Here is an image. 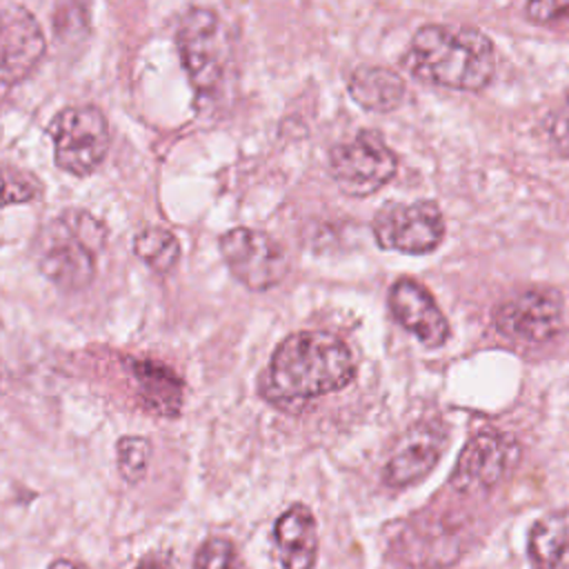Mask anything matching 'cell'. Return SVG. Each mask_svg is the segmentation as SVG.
<instances>
[{
    "label": "cell",
    "mask_w": 569,
    "mask_h": 569,
    "mask_svg": "<svg viewBox=\"0 0 569 569\" xmlns=\"http://www.w3.org/2000/svg\"><path fill=\"white\" fill-rule=\"evenodd\" d=\"M107 240V229L89 211L67 209L47 222L38 236V264L44 278L64 291L91 284L98 253Z\"/></svg>",
    "instance_id": "3957f363"
},
{
    "label": "cell",
    "mask_w": 569,
    "mask_h": 569,
    "mask_svg": "<svg viewBox=\"0 0 569 569\" xmlns=\"http://www.w3.org/2000/svg\"><path fill=\"white\" fill-rule=\"evenodd\" d=\"M496 329L518 342H545L562 325V298L553 289H527L493 311Z\"/></svg>",
    "instance_id": "30bf717a"
},
{
    "label": "cell",
    "mask_w": 569,
    "mask_h": 569,
    "mask_svg": "<svg viewBox=\"0 0 569 569\" xmlns=\"http://www.w3.org/2000/svg\"><path fill=\"white\" fill-rule=\"evenodd\" d=\"M42 191L44 187L33 173L20 167L0 162V207L33 202L42 196Z\"/></svg>",
    "instance_id": "ac0fdd59"
},
{
    "label": "cell",
    "mask_w": 569,
    "mask_h": 569,
    "mask_svg": "<svg viewBox=\"0 0 569 569\" xmlns=\"http://www.w3.org/2000/svg\"><path fill=\"white\" fill-rule=\"evenodd\" d=\"M373 236L382 249L418 256L442 242L445 218L429 200L389 202L373 218Z\"/></svg>",
    "instance_id": "ba28073f"
},
{
    "label": "cell",
    "mask_w": 569,
    "mask_h": 569,
    "mask_svg": "<svg viewBox=\"0 0 569 569\" xmlns=\"http://www.w3.org/2000/svg\"><path fill=\"white\" fill-rule=\"evenodd\" d=\"M527 551L538 567L569 569V509L542 516L531 527Z\"/></svg>",
    "instance_id": "2e32d148"
},
{
    "label": "cell",
    "mask_w": 569,
    "mask_h": 569,
    "mask_svg": "<svg viewBox=\"0 0 569 569\" xmlns=\"http://www.w3.org/2000/svg\"><path fill=\"white\" fill-rule=\"evenodd\" d=\"M356 376L349 347L327 331H296L271 353L264 393L278 402H302L345 389Z\"/></svg>",
    "instance_id": "6da1fadb"
},
{
    "label": "cell",
    "mask_w": 569,
    "mask_h": 569,
    "mask_svg": "<svg viewBox=\"0 0 569 569\" xmlns=\"http://www.w3.org/2000/svg\"><path fill=\"white\" fill-rule=\"evenodd\" d=\"M49 133L58 169L78 178L96 171L109 151L107 118L91 104L58 111L49 122Z\"/></svg>",
    "instance_id": "277c9868"
},
{
    "label": "cell",
    "mask_w": 569,
    "mask_h": 569,
    "mask_svg": "<svg viewBox=\"0 0 569 569\" xmlns=\"http://www.w3.org/2000/svg\"><path fill=\"white\" fill-rule=\"evenodd\" d=\"M349 96L367 111H391L405 98L402 78L387 67H358L347 82Z\"/></svg>",
    "instance_id": "9a60e30c"
},
{
    "label": "cell",
    "mask_w": 569,
    "mask_h": 569,
    "mask_svg": "<svg viewBox=\"0 0 569 569\" xmlns=\"http://www.w3.org/2000/svg\"><path fill=\"white\" fill-rule=\"evenodd\" d=\"M118 469L127 482H140L149 467L151 445L142 436H124L116 445Z\"/></svg>",
    "instance_id": "d6986e66"
},
{
    "label": "cell",
    "mask_w": 569,
    "mask_h": 569,
    "mask_svg": "<svg viewBox=\"0 0 569 569\" xmlns=\"http://www.w3.org/2000/svg\"><path fill=\"white\" fill-rule=\"evenodd\" d=\"M396 153L376 131H360L356 138L336 144L329 153L333 182L347 196L365 198L382 189L396 173Z\"/></svg>",
    "instance_id": "8992f818"
},
{
    "label": "cell",
    "mask_w": 569,
    "mask_h": 569,
    "mask_svg": "<svg viewBox=\"0 0 569 569\" xmlns=\"http://www.w3.org/2000/svg\"><path fill=\"white\" fill-rule=\"evenodd\" d=\"M389 309L393 318L425 347H440L447 340V318L420 282L411 278L396 280L389 291Z\"/></svg>",
    "instance_id": "4fadbf2b"
},
{
    "label": "cell",
    "mask_w": 569,
    "mask_h": 569,
    "mask_svg": "<svg viewBox=\"0 0 569 569\" xmlns=\"http://www.w3.org/2000/svg\"><path fill=\"white\" fill-rule=\"evenodd\" d=\"M447 433L438 422L413 425L389 456L382 478L391 487H407L427 476L445 451Z\"/></svg>",
    "instance_id": "7c38bea8"
},
{
    "label": "cell",
    "mask_w": 569,
    "mask_h": 569,
    "mask_svg": "<svg viewBox=\"0 0 569 569\" xmlns=\"http://www.w3.org/2000/svg\"><path fill=\"white\" fill-rule=\"evenodd\" d=\"M44 33L36 16L22 4H0V82L24 80L42 60Z\"/></svg>",
    "instance_id": "8fae6325"
},
{
    "label": "cell",
    "mask_w": 569,
    "mask_h": 569,
    "mask_svg": "<svg viewBox=\"0 0 569 569\" xmlns=\"http://www.w3.org/2000/svg\"><path fill=\"white\" fill-rule=\"evenodd\" d=\"M405 67L425 82L478 91L496 71V49L493 42L473 27L425 24L411 38Z\"/></svg>",
    "instance_id": "7a4b0ae2"
},
{
    "label": "cell",
    "mask_w": 569,
    "mask_h": 569,
    "mask_svg": "<svg viewBox=\"0 0 569 569\" xmlns=\"http://www.w3.org/2000/svg\"><path fill=\"white\" fill-rule=\"evenodd\" d=\"M133 253L158 273L171 271L180 260L178 238L162 227H147L133 236Z\"/></svg>",
    "instance_id": "e0dca14e"
},
{
    "label": "cell",
    "mask_w": 569,
    "mask_h": 569,
    "mask_svg": "<svg viewBox=\"0 0 569 569\" xmlns=\"http://www.w3.org/2000/svg\"><path fill=\"white\" fill-rule=\"evenodd\" d=\"M545 129H547V136H549V142L553 144V149L569 158V93L547 116Z\"/></svg>",
    "instance_id": "ffe728a7"
},
{
    "label": "cell",
    "mask_w": 569,
    "mask_h": 569,
    "mask_svg": "<svg viewBox=\"0 0 569 569\" xmlns=\"http://www.w3.org/2000/svg\"><path fill=\"white\" fill-rule=\"evenodd\" d=\"M518 460V442L509 433L482 431L473 436L451 473V487L460 493H485L498 485Z\"/></svg>",
    "instance_id": "9c48e42d"
},
{
    "label": "cell",
    "mask_w": 569,
    "mask_h": 569,
    "mask_svg": "<svg viewBox=\"0 0 569 569\" xmlns=\"http://www.w3.org/2000/svg\"><path fill=\"white\" fill-rule=\"evenodd\" d=\"M218 244L231 276L251 291H267L280 284L289 271L284 247L264 231L236 227Z\"/></svg>",
    "instance_id": "52a82bcc"
},
{
    "label": "cell",
    "mask_w": 569,
    "mask_h": 569,
    "mask_svg": "<svg viewBox=\"0 0 569 569\" xmlns=\"http://www.w3.org/2000/svg\"><path fill=\"white\" fill-rule=\"evenodd\" d=\"M276 556L282 567L305 569L316 562L318 527L309 507L291 505L273 525Z\"/></svg>",
    "instance_id": "5bb4252c"
},
{
    "label": "cell",
    "mask_w": 569,
    "mask_h": 569,
    "mask_svg": "<svg viewBox=\"0 0 569 569\" xmlns=\"http://www.w3.org/2000/svg\"><path fill=\"white\" fill-rule=\"evenodd\" d=\"M178 51L193 89L200 96L213 93L224 76L229 44L222 22L211 9L187 11L178 27Z\"/></svg>",
    "instance_id": "5b68a950"
},
{
    "label": "cell",
    "mask_w": 569,
    "mask_h": 569,
    "mask_svg": "<svg viewBox=\"0 0 569 569\" xmlns=\"http://www.w3.org/2000/svg\"><path fill=\"white\" fill-rule=\"evenodd\" d=\"M196 567H233L236 551L227 538H209L193 558Z\"/></svg>",
    "instance_id": "44dd1931"
},
{
    "label": "cell",
    "mask_w": 569,
    "mask_h": 569,
    "mask_svg": "<svg viewBox=\"0 0 569 569\" xmlns=\"http://www.w3.org/2000/svg\"><path fill=\"white\" fill-rule=\"evenodd\" d=\"M525 11L536 22H558L569 18V0H527Z\"/></svg>",
    "instance_id": "7402d4cb"
}]
</instances>
